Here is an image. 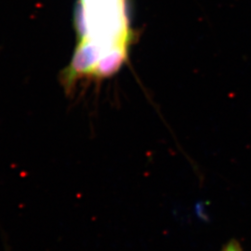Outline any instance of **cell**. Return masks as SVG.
Wrapping results in <instances>:
<instances>
[{"mask_svg":"<svg viewBox=\"0 0 251 251\" xmlns=\"http://www.w3.org/2000/svg\"><path fill=\"white\" fill-rule=\"evenodd\" d=\"M221 251H243L240 244L236 240H231L227 243Z\"/></svg>","mask_w":251,"mask_h":251,"instance_id":"6da1fadb","label":"cell"}]
</instances>
